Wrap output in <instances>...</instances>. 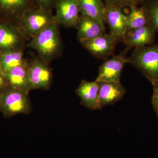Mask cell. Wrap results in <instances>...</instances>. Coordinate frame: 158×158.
I'll list each match as a JSON object with an SVG mask.
<instances>
[{
	"label": "cell",
	"mask_w": 158,
	"mask_h": 158,
	"mask_svg": "<svg viewBox=\"0 0 158 158\" xmlns=\"http://www.w3.org/2000/svg\"><path fill=\"white\" fill-rule=\"evenodd\" d=\"M27 46L35 50L40 59L48 64L58 55L62 48L58 24L55 21L52 23L33 37Z\"/></svg>",
	"instance_id": "obj_1"
},
{
	"label": "cell",
	"mask_w": 158,
	"mask_h": 158,
	"mask_svg": "<svg viewBox=\"0 0 158 158\" xmlns=\"http://www.w3.org/2000/svg\"><path fill=\"white\" fill-rule=\"evenodd\" d=\"M127 63L140 71L151 83L158 81V42L135 48Z\"/></svg>",
	"instance_id": "obj_2"
},
{
	"label": "cell",
	"mask_w": 158,
	"mask_h": 158,
	"mask_svg": "<svg viewBox=\"0 0 158 158\" xmlns=\"http://www.w3.org/2000/svg\"><path fill=\"white\" fill-rule=\"evenodd\" d=\"M32 110L29 93L10 86L0 92V110L7 116L29 114Z\"/></svg>",
	"instance_id": "obj_3"
},
{
	"label": "cell",
	"mask_w": 158,
	"mask_h": 158,
	"mask_svg": "<svg viewBox=\"0 0 158 158\" xmlns=\"http://www.w3.org/2000/svg\"><path fill=\"white\" fill-rule=\"evenodd\" d=\"M24 36L33 38L55 21L52 11L31 7L19 19Z\"/></svg>",
	"instance_id": "obj_4"
},
{
	"label": "cell",
	"mask_w": 158,
	"mask_h": 158,
	"mask_svg": "<svg viewBox=\"0 0 158 158\" xmlns=\"http://www.w3.org/2000/svg\"><path fill=\"white\" fill-rule=\"evenodd\" d=\"M127 51L125 49L111 59L105 60L99 69L95 81L98 82H120L122 73L127 63Z\"/></svg>",
	"instance_id": "obj_5"
},
{
	"label": "cell",
	"mask_w": 158,
	"mask_h": 158,
	"mask_svg": "<svg viewBox=\"0 0 158 158\" xmlns=\"http://www.w3.org/2000/svg\"><path fill=\"white\" fill-rule=\"evenodd\" d=\"M54 20L57 24L76 28L80 15L77 0H56Z\"/></svg>",
	"instance_id": "obj_6"
},
{
	"label": "cell",
	"mask_w": 158,
	"mask_h": 158,
	"mask_svg": "<svg viewBox=\"0 0 158 158\" xmlns=\"http://www.w3.org/2000/svg\"><path fill=\"white\" fill-rule=\"evenodd\" d=\"M156 33L151 26L127 30L120 41L123 43L126 49L143 47L155 43Z\"/></svg>",
	"instance_id": "obj_7"
},
{
	"label": "cell",
	"mask_w": 158,
	"mask_h": 158,
	"mask_svg": "<svg viewBox=\"0 0 158 158\" xmlns=\"http://www.w3.org/2000/svg\"><path fill=\"white\" fill-rule=\"evenodd\" d=\"M28 69L33 89H49L52 73L48 63L41 59H35L28 64Z\"/></svg>",
	"instance_id": "obj_8"
},
{
	"label": "cell",
	"mask_w": 158,
	"mask_h": 158,
	"mask_svg": "<svg viewBox=\"0 0 158 158\" xmlns=\"http://www.w3.org/2000/svg\"><path fill=\"white\" fill-rule=\"evenodd\" d=\"M116 39L110 34L103 35L94 39L81 43L84 46L94 57L100 59H107L113 55L116 43Z\"/></svg>",
	"instance_id": "obj_9"
},
{
	"label": "cell",
	"mask_w": 158,
	"mask_h": 158,
	"mask_svg": "<svg viewBox=\"0 0 158 158\" xmlns=\"http://www.w3.org/2000/svg\"><path fill=\"white\" fill-rule=\"evenodd\" d=\"M104 22L110 27L109 34L120 41L127 31V17L123 14L122 8L105 4Z\"/></svg>",
	"instance_id": "obj_10"
},
{
	"label": "cell",
	"mask_w": 158,
	"mask_h": 158,
	"mask_svg": "<svg viewBox=\"0 0 158 158\" xmlns=\"http://www.w3.org/2000/svg\"><path fill=\"white\" fill-rule=\"evenodd\" d=\"M77 37L80 42L94 39L105 33L104 23L80 15L77 23Z\"/></svg>",
	"instance_id": "obj_11"
},
{
	"label": "cell",
	"mask_w": 158,
	"mask_h": 158,
	"mask_svg": "<svg viewBox=\"0 0 158 158\" xmlns=\"http://www.w3.org/2000/svg\"><path fill=\"white\" fill-rule=\"evenodd\" d=\"M81 99L82 105L91 110H100L99 85L96 81H88L83 80L76 90Z\"/></svg>",
	"instance_id": "obj_12"
},
{
	"label": "cell",
	"mask_w": 158,
	"mask_h": 158,
	"mask_svg": "<svg viewBox=\"0 0 158 158\" xmlns=\"http://www.w3.org/2000/svg\"><path fill=\"white\" fill-rule=\"evenodd\" d=\"M98 83L101 109L119 101L126 93L125 89L120 82H100Z\"/></svg>",
	"instance_id": "obj_13"
},
{
	"label": "cell",
	"mask_w": 158,
	"mask_h": 158,
	"mask_svg": "<svg viewBox=\"0 0 158 158\" xmlns=\"http://www.w3.org/2000/svg\"><path fill=\"white\" fill-rule=\"evenodd\" d=\"M24 38V36L21 31L0 23V54L19 49Z\"/></svg>",
	"instance_id": "obj_14"
},
{
	"label": "cell",
	"mask_w": 158,
	"mask_h": 158,
	"mask_svg": "<svg viewBox=\"0 0 158 158\" xmlns=\"http://www.w3.org/2000/svg\"><path fill=\"white\" fill-rule=\"evenodd\" d=\"M9 85L27 93L33 89L29 75L28 64L11 69L5 73Z\"/></svg>",
	"instance_id": "obj_15"
},
{
	"label": "cell",
	"mask_w": 158,
	"mask_h": 158,
	"mask_svg": "<svg viewBox=\"0 0 158 158\" xmlns=\"http://www.w3.org/2000/svg\"><path fill=\"white\" fill-rule=\"evenodd\" d=\"M80 15L104 23L105 6L103 0H77Z\"/></svg>",
	"instance_id": "obj_16"
},
{
	"label": "cell",
	"mask_w": 158,
	"mask_h": 158,
	"mask_svg": "<svg viewBox=\"0 0 158 158\" xmlns=\"http://www.w3.org/2000/svg\"><path fill=\"white\" fill-rule=\"evenodd\" d=\"M31 7L29 0H0V14L15 17L19 20Z\"/></svg>",
	"instance_id": "obj_17"
},
{
	"label": "cell",
	"mask_w": 158,
	"mask_h": 158,
	"mask_svg": "<svg viewBox=\"0 0 158 158\" xmlns=\"http://www.w3.org/2000/svg\"><path fill=\"white\" fill-rule=\"evenodd\" d=\"M127 17V31L150 26L149 15L144 5L130 8Z\"/></svg>",
	"instance_id": "obj_18"
},
{
	"label": "cell",
	"mask_w": 158,
	"mask_h": 158,
	"mask_svg": "<svg viewBox=\"0 0 158 158\" xmlns=\"http://www.w3.org/2000/svg\"><path fill=\"white\" fill-rule=\"evenodd\" d=\"M26 64L22 50H12L0 54V65L4 74L11 69Z\"/></svg>",
	"instance_id": "obj_19"
},
{
	"label": "cell",
	"mask_w": 158,
	"mask_h": 158,
	"mask_svg": "<svg viewBox=\"0 0 158 158\" xmlns=\"http://www.w3.org/2000/svg\"><path fill=\"white\" fill-rule=\"evenodd\" d=\"M150 19V26L158 34V0H145L144 4Z\"/></svg>",
	"instance_id": "obj_20"
},
{
	"label": "cell",
	"mask_w": 158,
	"mask_h": 158,
	"mask_svg": "<svg viewBox=\"0 0 158 158\" xmlns=\"http://www.w3.org/2000/svg\"><path fill=\"white\" fill-rule=\"evenodd\" d=\"M105 4L113 5L121 8L142 6L145 0H104Z\"/></svg>",
	"instance_id": "obj_21"
},
{
	"label": "cell",
	"mask_w": 158,
	"mask_h": 158,
	"mask_svg": "<svg viewBox=\"0 0 158 158\" xmlns=\"http://www.w3.org/2000/svg\"><path fill=\"white\" fill-rule=\"evenodd\" d=\"M32 7L52 11L56 0H29Z\"/></svg>",
	"instance_id": "obj_22"
},
{
	"label": "cell",
	"mask_w": 158,
	"mask_h": 158,
	"mask_svg": "<svg viewBox=\"0 0 158 158\" xmlns=\"http://www.w3.org/2000/svg\"><path fill=\"white\" fill-rule=\"evenodd\" d=\"M153 87V94L152 104L155 111L158 119V81L152 83Z\"/></svg>",
	"instance_id": "obj_23"
},
{
	"label": "cell",
	"mask_w": 158,
	"mask_h": 158,
	"mask_svg": "<svg viewBox=\"0 0 158 158\" xmlns=\"http://www.w3.org/2000/svg\"><path fill=\"white\" fill-rule=\"evenodd\" d=\"M8 82L0 65V92L8 86Z\"/></svg>",
	"instance_id": "obj_24"
}]
</instances>
